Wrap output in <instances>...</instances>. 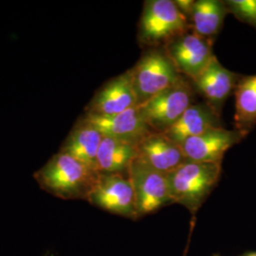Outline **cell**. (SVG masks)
Masks as SVG:
<instances>
[{
  "label": "cell",
  "instance_id": "obj_6",
  "mask_svg": "<svg viewBox=\"0 0 256 256\" xmlns=\"http://www.w3.org/2000/svg\"><path fill=\"white\" fill-rule=\"evenodd\" d=\"M135 194L138 220L174 204L166 174L136 158L128 169Z\"/></svg>",
  "mask_w": 256,
  "mask_h": 256
},
{
  "label": "cell",
  "instance_id": "obj_2",
  "mask_svg": "<svg viewBox=\"0 0 256 256\" xmlns=\"http://www.w3.org/2000/svg\"><path fill=\"white\" fill-rule=\"evenodd\" d=\"M222 164L187 160L166 174L174 203L185 207L194 220L196 212L220 182Z\"/></svg>",
  "mask_w": 256,
  "mask_h": 256
},
{
  "label": "cell",
  "instance_id": "obj_12",
  "mask_svg": "<svg viewBox=\"0 0 256 256\" xmlns=\"http://www.w3.org/2000/svg\"><path fill=\"white\" fill-rule=\"evenodd\" d=\"M97 128L104 137L113 138L137 146L140 142L153 132L142 119L137 106L110 116H82Z\"/></svg>",
  "mask_w": 256,
  "mask_h": 256
},
{
  "label": "cell",
  "instance_id": "obj_16",
  "mask_svg": "<svg viewBox=\"0 0 256 256\" xmlns=\"http://www.w3.org/2000/svg\"><path fill=\"white\" fill-rule=\"evenodd\" d=\"M137 146L110 137H102L97 154L99 174H128L132 162L137 158Z\"/></svg>",
  "mask_w": 256,
  "mask_h": 256
},
{
  "label": "cell",
  "instance_id": "obj_20",
  "mask_svg": "<svg viewBox=\"0 0 256 256\" xmlns=\"http://www.w3.org/2000/svg\"><path fill=\"white\" fill-rule=\"evenodd\" d=\"M194 2L196 1L194 0H176L174 1L176 7L182 12L183 16L190 21V23L192 19L194 8Z\"/></svg>",
  "mask_w": 256,
  "mask_h": 256
},
{
  "label": "cell",
  "instance_id": "obj_13",
  "mask_svg": "<svg viewBox=\"0 0 256 256\" xmlns=\"http://www.w3.org/2000/svg\"><path fill=\"white\" fill-rule=\"evenodd\" d=\"M137 151L140 160L164 174L188 160L178 144L154 131L140 142Z\"/></svg>",
  "mask_w": 256,
  "mask_h": 256
},
{
  "label": "cell",
  "instance_id": "obj_17",
  "mask_svg": "<svg viewBox=\"0 0 256 256\" xmlns=\"http://www.w3.org/2000/svg\"><path fill=\"white\" fill-rule=\"evenodd\" d=\"M234 130L242 137L256 126V74L242 75L234 90Z\"/></svg>",
  "mask_w": 256,
  "mask_h": 256
},
{
  "label": "cell",
  "instance_id": "obj_8",
  "mask_svg": "<svg viewBox=\"0 0 256 256\" xmlns=\"http://www.w3.org/2000/svg\"><path fill=\"white\" fill-rule=\"evenodd\" d=\"M212 44L214 42L196 34L192 30L174 39L165 50L180 74L194 81L214 58Z\"/></svg>",
  "mask_w": 256,
  "mask_h": 256
},
{
  "label": "cell",
  "instance_id": "obj_10",
  "mask_svg": "<svg viewBox=\"0 0 256 256\" xmlns=\"http://www.w3.org/2000/svg\"><path fill=\"white\" fill-rule=\"evenodd\" d=\"M244 140L234 129L222 126L206 130L198 136L189 138L180 144L188 160L222 164L225 153Z\"/></svg>",
  "mask_w": 256,
  "mask_h": 256
},
{
  "label": "cell",
  "instance_id": "obj_7",
  "mask_svg": "<svg viewBox=\"0 0 256 256\" xmlns=\"http://www.w3.org/2000/svg\"><path fill=\"white\" fill-rule=\"evenodd\" d=\"M86 202L112 214L138 220L135 194L128 174H99Z\"/></svg>",
  "mask_w": 256,
  "mask_h": 256
},
{
  "label": "cell",
  "instance_id": "obj_11",
  "mask_svg": "<svg viewBox=\"0 0 256 256\" xmlns=\"http://www.w3.org/2000/svg\"><path fill=\"white\" fill-rule=\"evenodd\" d=\"M241 76L224 68L214 55L205 70L192 82L196 93H200L204 102L221 116L223 106L234 93Z\"/></svg>",
  "mask_w": 256,
  "mask_h": 256
},
{
  "label": "cell",
  "instance_id": "obj_19",
  "mask_svg": "<svg viewBox=\"0 0 256 256\" xmlns=\"http://www.w3.org/2000/svg\"><path fill=\"white\" fill-rule=\"evenodd\" d=\"M224 2L229 14L256 28V0H226Z\"/></svg>",
  "mask_w": 256,
  "mask_h": 256
},
{
  "label": "cell",
  "instance_id": "obj_3",
  "mask_svg": "<svg viewBox=\"0 0 256 256\" xmlns=\"http://www.w3.org/2000/svg\"><path fill=\"white\" fill-rule=\"evenodd\" d=\"M186 18L172 0H147L138 28V42L146 48H165L178 37L192 30Z\"/></svg>",
  "mask_w": 256,
  "mask_h": 256
},
{
  "label": "cell",
  "instance_id": "obj_5",
  "mask_svg": "<svg viewBox=\"0 0 256 256\" xmlns=\"http://www.w3.org/2000/svg\"><path fill=\"white\" fill-rule=\"evenodd\" d=\"M194 94L192 81L183 76L137 108L148 128L154 132L164 133L192 106Z\"/></svg>",
  "mask_w": 256,
  "mask_h": 256
},
{
  "label": "cell",
  "instance_id": "obj_15",
  "mask_svg": "<svg viewBox=\"0 0 256 256\" xmlns=\"http://www.w3.org/2000/svg\"><path fill=\"white\" fill-rule=\"evenodd\" d=\"M102 137L97 128L81 117L66 138L59 152L72 156L97 171V154Z\"/></svg>",
  "mask_w": 256,
  "mask_h": 256
},
{
  "label": "cell",
  "instance_id": "obj_22",
  "mask_svg": "<svg viewBox=\"0 0 256 256\" xmlns=\"http://www.w3.org/2000/svg\"><path fill=\"white\" fill-rule=\"evenodd\" d=\"M218 256V254H214V256Z\"/></svg>",
  "mask_w": 256,
  "mask_h": 256
},
{
  "label": "cell",
  "instance_id": "obj_18",
  "mask_svg": "<svg viewBox=\"0 0 256 256\" xmlns=\"http://www.w3.org/2000/svg\"><path fill=\"white\" fill-rule=\"evenodd\" d=\"M228 14L224 1H196L191 19L192 32L196 34L214 42L222 30L224 20Z\"/></svg>",
  "mask_w": 256,
  "mask_h": 256
},
{
  "label": "cell",
  "instance_id": "obj_1",
  "mask_svg": "<svg viewBox=\"0 0 256 256\" xmlns=\"http://www.w3.org/2000/svg\"><path fill=\"white\" fill-rule=\"evenodd\" d=\"M99 173L63 152L52 156L34 174L46 192L66 200H88Z\"/></svg>",
  "mask_w": 256,
  "mask_h": 256
},
{
  "label": "cell",
  "instance_id": "obj_9",
  "mask_svg": "<svg viewBox=\"0 0 256 256\" xmlns=\"http://www.w3.org/2000/svg\"><path fill=\"white\" fill-rule=\"evenodd\" d=\"M137 106L129 72L108 80L95 92L84 108V114L110 116Z\"/></svg>",
  "mask_w": 256,
  "mask_h": 256
},
{
  "label": "cell",
  "instance_id": "obj_4",
  "mask_svg": "<svg viewBox=\"0 0 256 256\" xmlns=\"http://www.w3.org/2000/svg\"><path fill=\"white\" fill-rule=\"evenodd\" d=\"M128 72L136 95L137 106L149 101L183 77L165 48H146L136 64Z\"/></svg>",
  "mask_w": 256,
  "mask_h": 256
},
{
  "label": "cell",
  "instance_id": "obj_21",
  "mask_svg": "<svg viewBox=\"0 0 256 256\" xmlns=\"http://www.w3.org/2000/svg\"><path fill=\"white\" fill-rule=\"evenodd\" d=\"M240 256H256V252H248Z\"/></svg>",
  "mask_w": 256,
  "mask_h": 256
},
{
  "label": "cell",
  "instance_id": "obj_14",
  "mask_svg": "<svg viewBox=\"0 0 256 256\" xmlns=\"http://www.w3.org/2000/svg\"><path fill=\"white\" fill-rule=\"evenodd\" d=\"M220 119L221 116L206 102L192 104L164 134L180 146L187 138L198 136L210 128L222 126Z\"/></svg>",
  "mask_w": 256,
  "mask_h": 256
}]
</instances>
